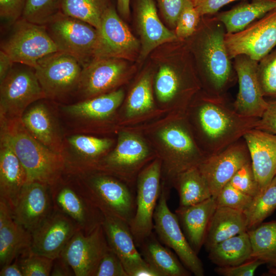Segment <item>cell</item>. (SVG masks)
Listing matches in <instances>:
<instances>
[{"label":"cell","instance_id":"obj_1","mask_svg":"<svg viewBox=\"0 0 276 276\" xmlns=\"http://www.w3.org/2000/svg\"><path fill=\"white\" fill-rule=\"evenodd\" d=\"M186 114L196 142L206 156L242 139L255 128L259 119L238 113L226 95H212L201 89L192 99Z\"/></svg>","mask_w":276,"mask_h":276},{"label":"cell","instance_id":"obj_2","mask_svg":"<svg viewBox=\"0 0 276 276\" xmlns=\"http://www.w3.org/2000/svg\"><path fill=\"white\" fill-rule=\"evenodd\" d=\"M134 129L160 159L162 185L168 190L179 174L198 167L207 157L196 142L186 113H169L162 120Z\"/></svg>","mask_w":276,"mask_h":276},{"label":"cell","instance_id":"obj_3","mask_svg":"<svg viewBox=\"0 0 276 276\" xmlns=\"http://www.w3.org/2000/svg\"><path fill=\"white\" fill-rule=\"evenodd\" d=\"M226 33L214 16H202L195 32L187 38L201 90L212 95H226L237 80L225 43Z\"/></svg>","mask_w":276,"mask_h":276},{"label":"cell","instance_id":"obj_4","mask_svg":"<svg viewBox=\"0 0 276 276\" xmlns=\"http://www.w3.org/2000/svg\"><path fill=\"white\" fill-rule=\"evenodd\" d=\"M0 127L6 132L25 170L27 183L39 182L51 187L63 176L65 165L62 154L35 139L25 128L21 118L0 119Z\"/></svg>","mask_w":276,"mask_h":276},{"label":"cell","instance_id":"obj_5","mask_svg":"<svg viewBox=\"0 0 276 276\" xmlns=\"http://www.w3.org/2000/svg\"><path fill=\"white\" fill-rule=\"evenodd\" d=\"M66 173L75 179L87 198L103 214L119 217L129 224L135 212V188L97 170Z\"/></svg>","mask_w":276,"mask_h":276},{"label":"cell","instance_id":"obj_6","mask_svg":"<svg viewBox=\"0 0 276 276\" xmlns=\"http://www.w3.org/2000/svg\"><path fill=\"white\" fill-rule=\"evenodd\" d=\"M124 98V92L120 89L74 104L59 105L56 110L74 133H105L120 129L118 110Z\"/></svg>","mask_w":276,"mask_h":276},{"label":"cell","instance_id":"obj_7","mask_svg":"<svg viewBox=\"0 0 276 276\" xmlns=\"http://www.w3.org/2000/svg\"><path fill=\"white\" fill-rule=\"evenodd\" d=\"M118 134L116 146L92 169L115 176L135 188L139 174L157 156L144 136L132 127L121 129Z\"/></svg>","mask_w":276,"mask_h":276},{"label":"cell","instance_id":"obj_8","mask_svg":"<svg viewBox=\"0 0 276 276\" xmlns=\"http://www.w3.org/2000/svg\"><path fill=\"white\" fill-rule=\"evenodd\" d=\"M44 25L58 51L75 57L82 67L94 59L98 35L97 28L60 11Z\"/></svg>","mask_w":276,"mask_h":276},{"label":"cell","instance_id":"obj_9","mask_svg":"<svg viewBox=\"0 0 276 276\" xmlns=\"http://www.w3.org/2000/svg\"><path fill=\"white\" fill-rule=\"evenodd\" d=\"M9 34L1 43V50L15 63L34 68L42 57L58 49L44 25L21 17L11 26Z\"/></svg>","mask_w":276,"mask_h":276},{"label":"cell","instance_id":"obj_10","mask_svg":"<svg viewBox=\"0 0 276 276\" xmlns=\"http://www.w3.org/2000/svg\"><path fill=\"white\" fill-rule=\"evenodd\" d=\"M50 188L54 210L72 220L79 230L89 234L102 224L103 213L87 198L71 175L65 173Z\"/></svg>","mask_w":276,"mask_h":276},{"label":"cell","instance_id":"obj_11","mask_svg":"<svg viewBox=\"0 0 276 276\" xmlns=\"http://www.w3.org/2000/svg\"><path fill=\"white\" fill-rule=\"evenodd\" d=\"M162 162L156 157L139 174L135 184L136 209L129 226L140 247L153 232V216L162 189Z\"/></svg>","mask_w":276,"mask_h":276},{"label":"cell","instance_id":"obj_12","mask_svg":"<svg viewBox=\"0 0 276 276\" xmlns=\"http://www.w3.org/2000/svg\"><path fill=\"white\" fill-rule=\"evenodd\" d=\"M33 68L46 99L59 100L76 93L82 66L73 56L57 51L40 59Z\"/></svg>","mask_w":276,"mask_h":276},{"label":"cell","instance_id":"obj_13","mask_svg":"<svg viewBox=\"0 0 276 276\" xmlns=\"http://www.w3.org/2000/svg\"><path fill=\"white\" fill-rule=\"evenodd\" d=\"M46 99L33 67L14 65L0 82V119L21 118L33 103Z\"/></svg>","mask_w":276,"mask_h":276},{"label":"cell","instance_id":"obj_14","mask_svg":"<svg viewBox=\"0 0 276 276\" xmlns=\"http://www.w3.org/2000/svg\"><path fill=\"white\" fill-rule=\"evenodd\" d=\"M168 193L169 190L162 185L160 194L154 213L153 229L160 241L174 251L192 274L203 276L204 270L198 254L188 241L177 215L168 207Z\"/></svg>","mask_w":276,"mask_h":276},{"label":"cell","instance_id":"obj_15","mask_svg":"<svg viewBox=\"0 0 276 276\" xmlns=\"http://www.w3.org/2000/svg\"><path fill=\"white\" fill-rule=\"evenodd\" d=\"M230 58L245 55L259 61L276 47V8L244 29L225 35Z\"/></svg>","mask_w":276,"mask_h":276},{"label":"cell","instance_id":"obj_16","mask_svg":"<svg viewBox=\"0 0 276 276\" xmlns=\"http://www.w3.org/2000/svg\"><path fill=\"white\" fill-rule=\"evenodd\" d=\"M94 58L130 59L141 49L140 41L111 4L102 17Z\"/></svg>","mask_w":276,"mask_h":276},{"label":"cell","instance_id":"obj_17","mask_svg":"<svg viewBox=\"0 0 276 276\" xmlns=\"http://www.w3.org/2000/svg\"><path fill=\"white\" fill-rule=\"evenodd\" d=\"M109 248L102 225H100L89 234L78 230L61 256L71 267L75 276H94Z\"/></svg>","mask_w":276,"mask_h":276},{"label":"cell","instance_id":"obj_18","mask_svg":"<svg viewBox=\"0 0 276 276\" xmlns=\"http://www.w3.org/2000/svg\"><path fill=\"white\" fill-rule=\"evenodd\" d=\"M127 72L124 59L94 58L82 67L76 93L84 100L112 91L125 79Z\"/></svg>","mask_w":276,"mask_h":276},{"label":"cell","instance_id":"obj_19","mask_svg":"<svg viewBox=\"0 0 276 276\" xmlns=\"http://www.w3.org/2000/svg\"><path fill=\"white\" fill-rule=\"evenodd\" d=\"M246 144L242 139L220 152L207 156L198 167L216 197L242 166L250 162Z\"/></svg>","mask_w":276,"mask_h":276},{"label":"cell","instance_id":"obj_20","mask_svg":"<svg viewBox=\"0 0 276 276\" xmlns=\"http://www.w3.org/2000/svg\"><path fill=\"white\" fill-rule=\"evenodd\" d=\"M239 90L233 106L236 111L245 117L260 118L267 106L257 76L258 61L245 55L234 59Z\"/></svg>","mask_w":276,"mask_h":276},{"label":"cell","instance_id":"obj_21","mask_svg":"<svg viewBox=\"0 0 276 276\" xmlns=\"http://www.w3.org/2000/svg\"><path fill=\"white\" fill-rule=\"evenodd\" d=\"M114 140L82 133L65 135L61 154L65 173L92 169L99 160L112 149Z\"/></svg>","mask_w":276,"mask_h":276},{"label":"cell","instance_id":"obj_22","mask_svg":"<svg viewBox=\"0 0 276 276\" xmlns=\"http://www.w3.org/2000/svg\"><path fill=\"white\" fill-rule=\"evenodd\" d=\"M53 210L50 186L31 182L22 188L12 211L14 220L32 233Z\"/></svg>","mask_w":276,"mask_h":276},{"label":"cell","instance_id":"obj_23","mask_svg":"<svg viewBox=\"0 0 276 276\" xmlns=\"http://www.w3.org/2000/svg\"><path fill=\"white\" fill-rule=\"evenodd\" d=\"M79 230L76 224L63 214L53 210L32 234V252L55 259Z\"/></svg>","mask_w":276,"mask_h":276},{"label":"cell","instance_id":"obj_24","mask_svg":"<svg viewBox=\"0 0 276 276\" xmlns=\"http://www.w3.org/2000/svg\"><path fill=\"white\" fill-rule=\"evenodd\" d=\"M40 100L31 104L21 119L29 132L43 145L61 153L65 134L57 111Z\"/></svg>","mask_w":276,"mask_h":276},{"label":"cell","instance_id":"obj_25","mask_svg":"<svg viewBox=\"0 0 276 276\" xmlns=\"http://www.w3.org/2000/svg\"><path fill=\"white\" fill-rule=\"evenodd\" d=\"M261 191L276 176V135L254 128L243 136ZM260 191V192H261Z\"/></svg>","mask_w":276,"mask_h":276},{"label":"cell","instance_id":"obj_26","mask_svg":"<svg viewBox=\"0 0 276 276\" xmlns=\"http://www.w3.org/2000/svg\"><path fill=\"white\" fill-rule=\"evenodd\" d=\"M136 18L140 36V59H144L159 45L178 41L175 33L160 20L154 0H137Z\"/></svg>","mask_w":276,"mask_h":276},{"label":"cell","instance_id":"obj_27","mask_svg":"<svg viewBox=\"0 0 276 276\" xmlns=\"http://www.w3.org/2000/svg\"><path fill=\"white\" fill-rule=\"evenodd\" d=\"M26 183L25 170L6 132L0 127V199L6 201L12 210Z\"/></svg>","mask_w":276,"mask_h":276},{"label":"cell","instance_id":"obj_28","mask_svg":"<svg viewBox=\"0 0 276 276\" xmlns=\"http://www.w3.org/2000/svg\"><path fill=\"white\" fill-rule=\"evenodd\" d=\"M102 227L110 248L118 256L128 274L147 263L137 249L129 224L116 216L103 214Z\"/></svg>","mask_w":276,"mask_h":276},{"label":"cell","instance_id":"obj_29","mask_svg":"<svg viewBox=\"0 0 276 276\" xmlns=\"http://www.w3.org/2000/svg\"><path fill=\"white\" fill-rule=\"evenodd\" d=\"M32 234L13 219L10 206L0 199V267L31 251Z\"/></svg>","mask_w":276,"mask_h":276},{"label":"cell","instance_id":"obj_30","mask_svg":"<svg viewBox=\"0 0 276 276\" xmlns=\"http://www.w3.org/2000/svg\"><path fill=\"white\" fill-rule=\"evenodd\" d=\"M217 207L215 198L211 197L196 204L179 206L175 211L185 236L197 254L204 245L209 224Z\"/></svg>","mask_w":276,"mask_h":276},{"label":"cell","instance_id":"obj_31","mask_svg":"<svg viewBox=\"0 0 276 276\" xmlns=\"http://www.w3.org/2000/svg\"><path fill=\"white\" fill-rule=\"evenodd\" d=\"M247 230L244 212L217 206L209 224L204 245L209 250L215 245Z\"/></svg>","mask_w":276,"mask_h":276},{"label":"cell","instance_id":"obj_32","mask_svg":"<svg viewBox=\"0 0 276 276\" xmlns=\"http://www.w3.org/2000/svg\"><path fill=\"white\" fill-rule=\"evenodd\" d=\"M152 78L150 73L145 74L130 92L123 113L119 115L120 126L133 123L137 120L152 114L163 113L155 108L152 94Z\"/></svg>","mask_w":276,"mask_h":276},{"label":"cell","instance_id":"obj_33","mask_svg":"<svg viewBox=\"0 0 276 276\" xmlns=\"http://www.w3.org/2000/svg\"><path fill=\"white\" fill-rule=\"evenodd\" d=\"M145 261L162 276H189L192 273L175 255L163 246L152 232L140 246Z\"/></svg>","mask_w":276,"mask_h":276},{"label":"cell","instance_id":"obj_34","mask_svg":"<svg viewBox=\"0 0 276 276\" xmlns=\"http://www.w3.org/2000/svg\"><path fill=\"white\" fill-rule=\"evenodd\" d=\"M275 8L276 0H251L214 17L223 24L227 33H234L244 29Z\"/></svg>","mask_w":276,"mask_h":276},{"label":"cell","instance_id":"obj_35","mask_svg":"<svg viewBox=\"0 0 276 276\" xmlns=\"http://www.w3.org/2000/svg\"><path fill=\"white\" fill-rule=\"evenodd\" d=\"M209 258L219 267L233 266L252 258V249L247 232L229 238L212 247Z\"/></svg>","mask_w":276,"mask_h":276},{"label":"cell","instance_id":"obj_36","mask_svg":"<svg viewBox=\"0 0 276 276\" xmlns=\"http://www.w3.org/2000/svg\"><path fill=\"white\" fill-rule=\"evenodd\" d=\"M172 186L179 195V206L196 204L213 197L208 182L198 167L179 174Z\"/></svg>","mask_w":276,"mask_h":276},{"label":"cell","instance_id":"obj_37","mask_svg":"<svg viewBox=\"0 0 276 276\" xmlns=\"http://www.w3.org/2000/svg\"><path fill=\"white\" fill-rule=\"evenodd\" d=\"M251 257L276 266V220L262 223L248 230Z\"/></svg>","mask_w":276,"mask_h":276},{"label":"cell","instance_id":"obj_38","mask_svg":"<svg viewBox=\"0 0 276 276\" xmlns=\"http://www.w3.org/2000/svg\"><path fill=\"white\" fill-rule=\"evenodd\" d=\"M110 5L109 0H61L59 11L98 29L104 13Z\"/></svg>","mask_w":276,"mask_h":276},{"label":"cell","instance_id":"obj_39","mask_svg":"<svg viewBox=\"0 0 276 276\" xmlns=\"http://www.w3.org/2000/svg\"><path fill=\"white\" fill-rule=\"evenodd\" d=\"M275 209L276 176L264 190L253 198L249 207L244 212L248 230L259 225Z\"/></svg>","mask_w":276,"mask_h":276},{"label":"cell","instance_id":"obj_40","mask_svg":"<svg viewBox=\"0 0 276 276\" xmlns=\"http://www.w3.org/2000/svg\"><path fill=\"white\" fill-rule=\"evenodd\" d=\"M257 76L265 99H276V47L258 62Z\"/></svg>","mask_w":276,"mask_h":276},{"label":"cell","instance_id":"obj_41","mask_svg":"<svg viewBox=\"0 0 276 276\" xmlns=\"http://www.w3.org/2000/svg\"><path fill=\"white\" fill-rule=\"evenodd\" d=\"M61 0H27L21 18L44 25L59 11Z\"/></svg>","mask_w":276,"mask_h":276},{"label":"cell","instance_id":"obj_42","mask_svg":"<svg viewBox=\"0 0 276 276\" xmlns=\"http://www.w3.org/2000/svg\"><path fill=\"white\" fill-rule=\"evenodd\" d=\"M24 276H49L53 259L31 251L17 258Z\"/></svg>","mask_w":276,"mask_h":276},{"label":"cell","instance_id":"obj_43","mask_svg":"<svg viewBox=\"0 0 276 276\" xmlns=\"http://www.w3.org/2000/svg\"><path fill=\"white\" fill-rule=\"evenodd\" d=\"M253 197L241 192L229 182L215 197L217 206L229 208L245 212L249 207Z\"/></svg>","mask_w":276,"mask_h":276},{"label":"cell","instance_id":"obj_44","mask_svg":"<svg viewBox=\"0 0 276 276\" xmlns=\"http://www.w3.org/2000/svg\"><path fill=\"white\" fill-rule=\"evenodd\" d=\"M201 18L191 0L178 16L174 32L178 39L183 40L191 36L195 32Z\"/></svg>","mask_w":276,"mask_h":276},{"label":"cell","instance_id":"obj_45","mask_svg":"<svg viewBox=\"0 0 276 276\" xmlns=\"http://www.w3.org/2000/svg\"><path fill=\"white\" fill-rule=\"evenodd\" d=\"M229 183L236 189L253 198L261 191L251 161L239 169Z\"/></svg>","mask_w":276,"mask_h":276},{"label":"cell","instance_id":"obj_46","mask_svg":"<svg viewBox=\"0 0 276 276\" xmlns=\"http://www.w3.org/2000/svg\"><path fill=\"white\" fill-rule=\"evenodd\" d=\"M94 276H128L122 262L110 248L102 258Z\"/></svg>","mask_w":276,"mask_h":276},{"label":"cell","instance_id":"obj_47","mask_svg":"<svg viewBox=\"0 0 276 276\" xmlns=\"http://www.w3.org/2000/svg\"><path fill=\"white\" fill-rule=\"evenodd\" d=\"M27 0H0V17L11 25L21 17Z\"/></svg>","mask_w":276,"mask_h":276},{"label":"cell","instance_id":"obj_48","mask_svg":"<svg viewBox=\"0 0 276 276\" xmlns=\"http://www.w3.org/2000/svg\"><path fill=\"white\" fill-rule=\"evenodd\" d=\"M191 0H156L160 12L172 28H175L179 14Z\"/></svg>","mask_w":276,"mask_h":276},{"label":"cell","instance_id":"obj_49","mask_svg":"<svg viewBox=\"0 0 276 276\" xmlns=\"http://www.w3.org/2000/svg\"><path fill=\"white\" fill-rule=\"evenodd\" d=\"M264 264L257 259H251L240 264L228 267H219L215 269L219 275L224 276H252L257 268Z\"/></svg>","mask_w":276,"mask_h":276},{"label":"cell","instance_id":"obj_50","mask_svg":"<svg viewBox=\"0 0 276 276\" xmlns=\"http://www.w3.org/2000/svg\"><path fill=\"white\" fill-rule=\"evenodd\" d=\"M267 100V106L259 119L255 128L276 135V99Z\"/></svg>","mask_w":276,"mask_h":276},{"label":"cell","instance_id":"obj_51","mask_svg":"<svg viewBox=\"0 0 276 276\" xmlns=\"http://www.w3.org/2000/svg\"><path fill=\"white\" fill-rule=\"evenodd\" d=\"M236 1L238 0H192L195 8L201 17L213 15L224 6Z\"/></svg>","mask_w":276,"mask_h":276},{"label":"cell","instance_id":"obj_52","mask_svg":"<svg viewBox=\"0 0 276 276\" xmlns=\"http://www.w3.org/2000/svg\"><path fill=\"white\" fill-rule=\"evenodd\" d=\"M51 275L73 276L75 274L68 263L60 255L54 259Z\"/></svg>","mask_w":276,"mask_h":276},{"label":"cell","instance_id":"obj_53","mask_svg":"<svg viewBox=\"0 0 276 276\" xmlns=\"http://www.w3.org/2000/svg\"><path fill=\"white\" fill-rule=\"evenodd\" d=\"M15 63L3 51H0V82L3 81L13 68Z\"/></svg>","mask_w":276,"mask_h":276},{"label":"cell","instance_id":"obj_54","mask_svg":"<svg viewBox=\"0 0 276 276\" xmlns=\"http://www.w3.org/2000/svg\"><path fill=\"white\" fill-rule=\"evenodd\" d=\"M0 276H24L17 260L1 268Z\"/></svg>","mask_w":276,"mask_h":276},{"label":"cell","instance_id":"obj_55","mask_svg":"<svg viewBox=\"0 0 276 276\" xmlns=\"http://www.w3.org/2000/svg\"><path fill=\"white\" fill-rule=\"evenodd\" d=\"M130 276H162V274L148 263H146L135 269Z\"/></svg>","mask_w":276,"mask_h":276},{"label":"cell","instance_id":"obj_56","mask_svg":"<svg viewBox=\"0 0 276 276\" xmlns=\"http://www.w3.org/2000/svg\"><path fill=\"white\" fill-rule=\"evenodd\" d=\"M117 9L120 14L125 18H128L130 15V1L117 0Z\"/></svg>","mask_w":276,"mask_h":276},{"label":"cell","instance_id":"obj_57","mask_svg":"<svg viewBox=\"0 0 276 276\" xmlns=\"http://www.w3.org/2000/svg\"><path fill=\"white\" fill-rule=\"evenodd\" d=\"M269 273L276 275V266H271L268 270Z\"/></svg>","mask_w":276,"mask_h":276}]
</instances>
